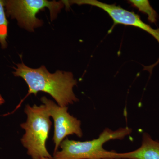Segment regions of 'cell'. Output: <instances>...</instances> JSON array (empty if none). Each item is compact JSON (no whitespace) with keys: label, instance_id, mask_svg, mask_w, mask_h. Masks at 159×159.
Listing matches in <instances>:
<instances>
[{"label":"cell","instance_id":"6da1fadb","mask_svg":"<svg viewBox=\"0 0 159 159\" xmlns=\"http://www.w3.org/2000/svg\"><path fill=\"white\" fill-rule=\"evenodd\" d=\"M16 66L17 67H13L15 70L13 75L22 78L29 87L28 94L18 107L29 95H36L39 92L51 95L61 107L78 101L73 92L74 86L77 85V80L71 72L57 70L51 74L45 66H41L39 68H31L23 62L17 64Z\"/></svg>","mask_w":159,"mask_h":159},{"label":"cell","instance_id":"7a4b0ae2","mask_svg":"<svg viewBox=\"0 0 159 159\" xmlns=\"http://www.w3.org/2000/svg\"><path fill=\"white\" fill-rule=\"evenodd\" d=\"M25 112L27 115V121L21 124L20 126L25 131V134L21 142L27 148V153L32 159H52L46 147L52 123L45 106L34 104L31 107L28 104L26 106Z\"/></svg>","mask_w":159,"mask_h":159},{"label":"cell","instance_id":"3957f363","mask_svg":"<svg viewBox=\"0 0 159 159\" xmlns=\"http://www.w3.org/2000/svg\"><path fill=\"white\" fill-rule=\"evenodd\" d=\"M128 127L113 131L106 129L97 139L85 142L64 140L60 146L61 150L54 153V159H103L107 151L103 148L106 142L114 139H122L131 134Z\"/></svg>","mask_w":159,"mask_h":159},{"label":"cell","instance_id":"277c9868","mask_svg":"<svg viewBox=\"0 0 159 159\" xmlns=\"http://www.w3.org/2000/svg\"><path fill=\"white\" fill-rule=\"evenodd\" d=\"M4 2L6 15L17 20L21 27L30 31H34V29L43 25V21L36 16L39 11L48 8L51 21H53L65 6L62 1L7 0Z\"/></svg>","mask_w":159,"mask_h":159},{"label":"cell","instance_id":"5b68a950","mask_svg":"<svg viewBox=\"0 0 159 159\" xmlns=\"http://www.w3.org/2000/svg\"><path fill=\"white\" fill-rule=\"evenodd\" d=\"M67 4L70 7L73 4H77L79 6L89 5L98 7L105 11L113 21V25L110 29L108 33H110L115 26L119 24L133 26L148 32L159 43V27L157 29H153L148 24L144 22L140 16L136 14L134 11H128L115 4H106L97 0H72L68 1Z\"/></svg>","mask_w":159,"mask_h":159},{"label":"cell","instance_id":"8992f818","mask_svg":"<svg viewBox=\"0 0 159 159\" xmlns=\"http://www.w3.org/2000/svg\"><path fill=\"white\" fill-rule=\"evenodd\" d=\"M41 100L45 106L50 116L54 120V153L57 151L61 143L68 135L75 134L79 138L82 137L81 122L69 113L68 107L59 106L45 97H42Z\"/></svg>","mask_w":159,"mask_h":159},{"label":"cell","instance_id":"52a82bcc","mask_svg":"<svg viewBox=\"0 0 159 159\" xmlns=\"http://www.w3.org/2000/svg\"><path fill=\"white\" fill-rule=\"evenodd\" d=\"M104 159H159V142L145 133L142 145L136 150L125 153L107 151Z\"/></svg>","mask_w":159,"mask_h":159},{"label":"cell","instance_id":"ba28073f","mask_svg":"<svg viewBox=\"0 0 159 159\" xmlns=\"http://www.w3.org/2000/svg\"><path fill=\"white\" fill-rule=\"evenodd\" d=\"M128 2L140 12L147 15L149 22L152 24H156L158 16L157 11L151 6L150 2L148 0H129L128 1Z\"/></svg>","mask_w":159,"mask_h":159},{"label":"cell","instance_id":"9c48e42d","mask_svg":"<svg viewBox=\"0 0 159 159\" xmlns=\"http://www.w3.org/2000/svg\"><path fill=\"white\" fill-rule=\"evenodd\" d=\"M5 9V2L0 0V45L2 49L6 48L8 46L6 39L9 23L6 18Z\"/></svg>","mask_w":159,"mask_h":159},{"label":"cell","instance_id":"30bf717a","mask_svg":"<svg viewBox=\"0 0 159 159\" xmlns=\"http://www.w3.org/2000/svg\"><path fill=\"white\" fill-rule=\"evenodd\" d=\"M4 102V100L2 98V97H1V95H0V105L2 104V103H3V102Z\"/></svg>","mask_w":159,"mask_h":159},{"label":"cell","instance_id":"8fae6325","mask_svg":"<svg viewBox=\"0 0 159 159\" xmlns=\"http://www.w3.org/2000/svg\"><path fill=\"white\" fill-rule=\"evenodd\" d=\"M40 159H52V158L51 159V158H49L43 157V158H41Z\"/></svg>","mask_w":159,"mask_h":159}]
</instances>
